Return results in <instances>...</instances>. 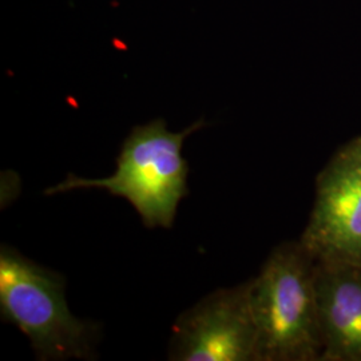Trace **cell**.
Segmentation results:
<instances>
[{
	"mask_svg": "<svg viewBox=\"0 0 361 361\" xmlns=\"http://www.w3.org/2000/svg\"><path fill=\"white\" fill-rule=\"evenodd\" d=\"M316 268L317 261L300 240L288 241L276 246L249 280L257 329L256 361H322Z\"/></svg>",
	"mask_w": 361,
	"mask_h": 361,
	"instance_id": "6da1fadb",
	"label": "cell"
},
{
	"mask_svg": "<svg viewBox=\"0 0 361 361\" xmlns=\"http://www.w3.org/2000/svg\"><path fill=\"white\" fill-rule=\"evenodd\" d=\"M204 126L207 122L202 119L180 133L170 131L164 119L137 126L122 143L113 176L90 180L68 174L44 194L102 189L129 201L146 228L170 229L180 201L189 192V165L182 157L183 141Z\"/></svg>",
	"mask_w": 361,
	"mask_h": 361,
	"instance_id": "7a4b0ae2",
	"label": "cell"
},
{
	"mask_svg": "<svg viewBox=\"0 0 361 361\" xmlns=\"http://www.w3.org/2000/svg\"><path fill=\"white\" fill-rule=\"evenodd\" d=\"M0 316L26 336L39 360L94 356L97 326L70 312L62 276L8 245L0 250Z\"/></svg>",
	"mask_w": 361,
	"mask_h": 361,
	"instance_id": "3957f363",
	"label": "cell"
},
{
	"mask_svg": "<svg viewBox=\"0 0 361 361\" xmlns=\"http://www.w3.org/2000/svg\"><path fill=\"white\" fill-rule=\"evenodd\" d=\"M257 329L249 298V281L219 289L173 326L169 360L256 361Z\"/></svg>",
	"mask_w": 361,
	"mask_h": 361,
	"instance_id": "277c9868",
	"label": "cell"
},
{
	"mask_svg": "<svg viewBox=\"0 0 361 361\" xmlns=\"http://www.w3.org/2000/svg\"><path fill=\"white\" fill-rule=\"evenodd\" d=\"M300 243L319 262L361 264V180L324 169Z\"/></svg>",
	"mask_w": 361,
	"mask_h": 361,
	"instance_id": "5b68a950",
	"label": "cell"
},
{
	"mask_svg": "<svg viewBox=\"0 0 361 361\" xmlns=\"http://www.w3.org/2000/svg\"><path fill=\"white\" fill-rule=\"evenodd\" d=\"M322 361H361V264L319 262Z\"/></svg>",
	"mask_w": 361,
	"mask_h": 361,
	"instance_id": "8992f818",
	"label": "cell"
},
{
	"mask_svg": "<svg viewBox=\"0 0 361 361\" xmlns=\"http://www.w3.org/2000/svg\"><path fill=\"white\" fill-rule=\"evenodd\" d=\"M326 166L361 180V137L343 146Z\"/></svg>",
	"mask_w": 361,
	"mask_h": 361,
	"instance_id": "52a82bcc",
	"label": "cell"
}]
</instances>
